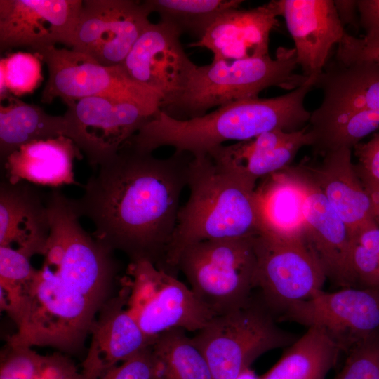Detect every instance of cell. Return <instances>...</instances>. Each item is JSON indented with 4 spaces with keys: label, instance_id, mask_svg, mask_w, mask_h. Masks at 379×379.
Returning a JSON list of instances; mask_svg holds the SVG:
<instances>
[{
    "label": "cell",
    "instance_id": "obj_1",
    "mask_svg": "<svg viewBox=\"0 0 379 379\" xmlns=\"http://www.w3.org/2000/svg\"><path fill=\"white\" fill-rule=\"evenodd\" d=\"M192 157L174 152L159 159L125 142L74 199L81 217L93 222L94 238L131 262L146 260L163 269Z\"/></svg>",
    "mask_w": 379,
    "mask_h": 379
},
{
    "label": "cell",
    "instance_id": "obj_2",
    "mask_svg": "<svg viewBox=\"0 0 379 379\" xmlns=\"http://www.w3.org/2000/svg\"><path fill=\"white\" fill-rule=\"evenodd\" d=\"M314 82L315 78L310 77L284 95L238 101L187 120L172 118L159 108L126 143L151 153L170 146L176 152L194 157L206 154L227 141H244L275 130L299 131L309 122L311 112L305 100Z\"/></svg>",
    "mask_w": 379,
    "mask_h": 379
},
{
    "label": "cell",
    "instance_id": "obj_3",
    "mask_svg": "<svg viewBox=\"0 0 379 379\" xmlns=\"http://www.w3.org/2000/svg\"><path fill=\"white\" fill-rule=\"evenodd\" d=\"M187 186L189 198L180 208L163 268L173 274L180 253L191 244L259 234L256 186L219 164L208 154L192 157Z\"/></svg>",
    "mask_w": 379,
    "mask_h": 379
},
{
    "label": "cell",
    "instance_id": "obj_4",
    "mask_svg": "<svg viewBox=\"0 0 379 379\" xmlns=\"http://www.w3.org/2000/svg\"><path fill=\"white\" fill-rule=\"evenodd\" d=\"M314 88L323 95L307 125L315 152L352 149L379 130V59L330 58Z\"/></svg>",
    "mask_w": 379,
    "mask_h": 379
},
{
    "label": "cell",
    "instance_id": "obj_5",
    "mask_svg": "<svg viewBox=\"0 0 379 379\" xmlns=\"http://www.w3.org/2000/svg\"><path fill=\"white\" fill-rule=\"evenodd\" d=\"M298 66L295 49L282 47L275 58L267 55L233 61L213 60L208 65H196L184 90L162 103L160 109L175 119L187 120L215 107L258 98L269 87L292 91L308 79L295 74Z\"/></svg>",
    "mask_w": 379,
    "mask_h": 379
},
{
    "label": "cell",
    "instance_id": "obj_6",
    "mask_svg": "<svg viewBox=\"0 0 379 379\" xmlns=\"http://www.w3.org/2000/svg\"><path fill=\"white\" fill-rule=\"evenodd\" d=\"M46 200L50 234L43 265L101 308L111 298L117 272L113 251L82 227L75 200L58 188L46 194Z\"/></svg>",
    "mask_w": 379,
    "mask_h": 379
},
{
    "label": "cell",
    "instance_id": "obj_7",
    "mask_svg": "<svg viewBox=\"0 0 379 379\" xmlns=\"http://www.w3.org/2000/svg\"><path fill=\"white\" fill-rule=\"evenodd\" d=\"M100 310L42 265L28 286L27 306L21 324L7 343L51 347L61 352L76 353L91 334Z\"/></svg>",
    "mask_w": 379,
    "mask_h": 379
},
{
    "label": "cell",
    "instance_id": "obj_8",
    "mask_svg": "<svg viewBox=\"0 0 379 379\" xmlns=\"http://www.w3.org/2000/svg\"><path fill=\"white\" fill-rule=\"evenodd\" d=\"M256 236L201 241L180 253L177 270L215 315L240 308L252 298L256 288Z\"/></svg>",
    "mask_w": 379,
    "mask_h": 379
},
{
    "label": "cell",
    "instance_id": "obj_9",
    "mask_svg": "<svg viewBox=\"0 0 379 379\" xmlns=\"http://www.w3.org/2000/svg\"><path fill=\"white\" fill-rule=\"evenodd\" d=\"M260 298L215 315L192 340L201 351L214 379H235L259 357L288 347L298 336L281 328Z\"/></svg>",
    "mask_w": 379,
    "mask_h": 379
},
{
    "label": "cell",
    "instance_id": "obj_10",
    "mask_svg": "<svg viewBox=\"0 0 379 379\" xmlns=\"http://www.w3.org/2000/svg\"><path fill=\"white\" fill-rule=\"evenodd\" d=\"M127 272L126 307L148 337L176 328L199 331L215 316L190 288L150 261L131 262Z\"/></svg>",
    "mask_w": 379,
    "mask_h": 379
},
{
    "label": "cell",
    "instance_id": "obj_11",
    "mask_svg": "<svg viewBox=\"0 0 379 379\" xmlns=\"http://www.w3.org/2000/svg\"><path fill=\"white\" fill-rule=\"evenodd\" d=\"M35 53L48 70L41 97L44 103L60 98L67 105L84 98L103 96L135 102L154 111L161 107L163 97L130 79L121 65L105 66L71 48L51 46Z\"/></svg>",
    "mask_w": 379,
    "mask_h": 379
},
{
    "label": "cell",
    "instance_id": "obj_12",
    "mask_svg": "<svg viewBox=\"0 0 379 379\" xmlns=\"http://www.w3.org/2000/svg\"><path fill=\"white\" fill-rule=\"evenodd\" d=\"M256 288L260 298L275 315L291 305L308 300L323 290L327 279L306 240H286L258 234Z\"/></svg>",
    "mask_w": 379,
    "mask_h": 379
},
{
    "label": "cell",
    "instance_id": "obj_13",
    "mask_svg": "<svg viewBox=\"0 0 379 379\" xmlns=\"http://www.w3.org/2000/svg\"><path fill=\"white\" fill-rule=\"evenodd\" d=\"M324 332L347 353L379 334V288L345 287L324 290L290 305L279 317Z\"/></svg>",
    "mask_w": 379,
    "mask_h": 379
},
{
    "label": "cell",
    "instance_id": "obj_14",
    "mask_svg": "<svg viewBox=\"0 0 379 379\" xmlns=\"http://www.w3.org/2000/svg\"><path fill=\"white\" fill-rule=\"evenodd\" d=\"M67 106V137L95 168L113 158L157 112L135 102L103 96L84 98Z\"/></svg>",
    "mask_w": 379,
    "mask_h": 379
},
{
    "label": "cell",
    "instance_id": "obj_15",
    "mask_svg": "<svg viewBox=\"0 0 379 379\" xmlns=\"http://www.w3.org/2000/svg\"><path fill=\"white\" fill-rule=\"evenodd\" d=\"M152 12L133 0H83L71 49L105 66L121 65L145 29Z\"/></svg>",
    "mask_w": 379,
    "mask_h": 379
},
{
    "label": "cell",
    "instance_id": "obj_16",
    "mask_svg": "<svg viewBox=\"0 0 379 379\" xmlns=\"http://www.w3.org/2000/svg\"><path fill=\"white\" fill-rule=\"evenodd\" d=\"M83 0H0V50L71 48Z\"/></svg>",
    "mask_w": 379,
    "mask_h": 379
},
{
    "label": "cell",
    "instance_id": "obj_17",
    "mask_svg": "<svg viewBox=\"0 0 379 379\" xmlns=\"http://www.w3.org/2000/svg\"><path fill=\"white\" fill-rule=\"evenodd\" d=\"M181 35L169 24L150 23L121 65L130 79L160 94L161 104L184 90L196 67L181 44Z\"/></svg>",
    "mask_w": 379,
    "mask_h": 379
},
{
    "label": "cell",
    "instance_id": "obj_18",
    "mask_svg": "<svg viewBox=\"0 0 379 379\" xmlns=\"http://www.w3.org/2000/svg\"><path fill=\"white\" fill-rule=\"evenodd\" d=\"M277 4L294 41L302 74L317 78L347 34L335 1L277 0Z\"/></svg>",
    "mask_w": 379,
    "mask_h": 379
},
{
    "label": "cell",
    "instance_id": "obj_19",
    "mask_svg": "<svg viewBox=\"0 0 379 379\" xmlns=\"http://www.w3.org/2000/svg\"><path fill=\"white\" fill-rule=\"evenodd\" d=\"M304 187L306 241L326 278L341 288L354 287L350 267L348 229L331 207L305 166H298Z\"/></svg>",
    "mask_w": 379,
    "mask_h": 379
},
{
    "label": "cell",
    "instance_id": "obj_20",
    "mask_svg": "<svg viewBox=\"0 0 379 379\" xmlns=\"http://www.w3.org/2000/svg\"><path fill=\"white\" fill-rule=\"evenodd\" d=\"M278 16L277 0L251 9H229L217 17L201 39L189 46L208 49L215 60L263 57L269 55L270 34Z\"/></svg>",
    "mask_w": 379,
    "mask_h": 379
},
{
    "label": "cell",
    "instance_id": "obj_21",
    "mask_svg": "<svg viewBox=\"0 0 379 379\" xmlns=\"http://www.w3.org/2000/svg\"><path fill=\"white\" fill-rule=\"evenodd\" d=\"M50 234L46 194L26 181L0 183V246H10L29 258L44 254Z\"/></svg>",
    "mask_w": 379,
    "mask_h": 379
},
{
    "label": "cell",
    "instance_id": "obj_22",
    "mask_svg": "<svg viewBox=\"0 0 379 379\" xmlns=\"http://www.w3.org/2000/svg\"><path fill=\"white\" fill-rule=\"evenodd\" d=\"M311 144L306 126L291 132L267 131L247 140L218 146L207 154L257 187L258 180L291 166L300 149Z\"/></svg>",
    "mask_w": 379,
    "mask_h": 379
},
{
    "label": "cell",
    "instance_id": "obj_23",
    "mask_svg": "<svg viewBox=\"0 0 379 379\" xmlns=\"http://www.w3.org/2000/svg\"><path fill=\"white\" fill-rule=\"evenodd\" d=\"M91 342L82 363L86 378L122 362L152 346L148 337L126 307L121 290L100 308L91 331Z\"/></svg>",
    "mask_w": 379,
    "mask_h": 379
},
{
    "label": "cell",
    "instance_id": "obj_24",
    "mask_svg": "<svg viewBox=\"0 0 379 379\" xmlns=\"http://www.w3.org/2000/svg\"><path fill=\"white\" fill-rule=\"evenodd\" d=\"M352 149L340 148L322 155L315 167L305 166L331 207L346 225L350 237L376 223L371 199L352 161Z\"/></svg>",
    "mask_w": 379,
    "mask_h": 379
},
{
    "label": "cell",
    "instance_id": "obj_25",
    "mask_svg": "<svg viewBox=\"0 0 379 379\" xmlns=\"http://www.w3.org/2000/svg\"><path fill=\"white\" fill-rule=\"evenodd\" d=\"M305 187L298 166L263 178L255 190L259 234L286 240H306Z\"/></svg>",
    "mask_w": 379,
    "mask_h": 379
},
{
    "label": "cell",
    "instance_id": "obj_26",
    "mask_svg": "<svg viewBox=\"0 0 379 379\" xmlns=\"http://www.w3.org/2000/svg\"><path fill=\"white\" fill-rule=\"evenodd\" d=\"M79 149L66 136L34 140L12 152L1 164L3 177L11 182L26 181L57 188L81 185L74 179L73 161Z\"/></svg>",
    "mask_w": 379,
    "mask_h": 379
},
{
    "label": "cell",
    "instance_id": "obj_27",
    "mask_svg": "<svg viewBox=\"0 0 379 379\" xmlns=\"http://www.w3.org/2000/svg\"><path fill=\"white\" fill-rule=\"evenodd\" d=\"M64 116L48 114L39 106L26 103L12 95L0 105V159L34 140L67 137Z\"/></svg>",
    "mask_w": 379,
    "mask_h": 379
},
{
    "label": "cell",
    "instance_id": "obj_28",
    "mask_svg": "<svg viewBox=\"0 0 379 379\" xmlns=\"http://www.w3.org/2000/svg\"><path fill=\"white\" fill-rule=\"evenodd\" d=\"M340 352L321 330L308 328L261 379H325Z\"/></svg>",
    "mask_w": 379,
    "mask_h": 379
},
{
    "label": "cell",
    "instance_id": "obj_29",
    "mask_svg": "<svg viewBox=\"0 0 379 379\" xmlns=\"http://www.w3.org/2000/svg\"><path fill=\"white\" fill-rule=\"evenodd\" d=\"M163 379H214L209 364L185 330L171 329L152 345Z\"/></svg>",
    "mask_w": 379,
    "mask_h": 379
},
{
    "label": "cell",
    "instance_id": "obj_30",
    "mask_svg": "<svg viewBox=\"0 0 379 379\" xmlns=\"http://www.w3.org/2000/svg\"><path fill=\"white\" fill-rule=\"evenodd\" d=\"M150 11L159 13L163 22L175 27L182 34L201 39L222 13L239 8L240 0H146Z\"/></svg>",
    "mask_w": 379,
    "mask_h": 379
},
{
    "label": "cell",
    "instance_id": "obj_31",
    "mask_svg": "<svg viewBox=\"0 0 379 379\" xmlns=\"http://www.w3.org/2000/svg\"><path fill=\"white\" fill-rule=\"evenodd\" d=\"M36 269L31 258L10 246H0V305L18 328L27 306V288Z\"/></svg>",
    "mask_w": 379,
    "mask_h": 379
},
{
    "label": "cell",
    "instance_id": "obj_32",
    "mask_svg": "<svg viewBox=\"0 0 379 379\" xmlns=\"http://www.w3.org/2000/svg\"><path fill=\"white\" fill-rule=\"evenodd\" d=\"M39 57L35 53L15 52L0 60L1 101L11 95L21 96L34 91L43 77Z\"/></svg>",
    "mask_w": 379,
    "mask_h": 379
},
{
    "label": "cell",
    "instance_id": "obj_33",
    "mask_svg": "<svg viewBox=\"0 0 379 379\" xmlns=\"http://www.w3.org/2000/svg\"><path fill=\"white\" fill-rule=\"evenodd\" d=\"M332 379H379V334L351 349Z\"/></svg>",
    "mask_w": 379,
    "mask_h": 379
},
{
    "label": "cell",
    "instance_id": "obj_34",
    "mask_svg": "<svg viewBox=\"0 0 379 379\" xmlns=\"http://www.w3.org/2000/svg\"><path fill=\"white\" fill-rule=\"evenodd\" d=\"M159 362L152 346L133 357L84 379H159Z\"/></svg>",
    "mask_w": 379,
    "mask_h": 379
},
{
    "label": "cell",
    "instance_id": "obj_35",
    "mask_svg": "<svg viewBox=\"0 0 379 379\" xmlns=\"http://www.w3.org/2000/svg\"><path fill=\"white\" fill-rule=\"evenodd\" d=\"M359 23L365 32L362 37L350 36L343 49L350 53L379 48V0L356 1Z\"/></svg>",
    "mask_w": 379,
    "mask_h": 379
},
{
    "label": "cell",
    "instance_id": "obj_36",
    "mask_svg": "<svg viewBox=\"0 0 379 379\" xmlns=\"http://www.w3.org/2000/svg\"><path fill=\"white\" fill-rule=\"evenodd\" d=\"M350 267L354 287L379 288V256L350 240Z\"/></svg>",
    "mask_w": 379,
    "mask_h": 379
},
{
    "label": "cell",
    "instance_id": "obj_37",
    "mask_svg": "<svg viewBox=\"0 0 379 379\" xmlns=\"http://www.w3.org/2000/svg\"><path fill=\"white\" fill-rule=\"evenodd\" d=\"M357 163L356 170L379 180V130L366 142H361L354 148Z\"/></svg>",
    "mask_w": 379,
    "mask_h": 379
},
{
    "label": "cell",
    "instance_id": "obj_38",
    "mask_svg": "<svg viewBox=\"0 0 379 379\" xmlns=\"http://www.w3.org/2000/svg\"><path fill=\"white\" fill-rule=\"evenodd\" d=\"M35 379H84L72 360L61 353L44 355Z\"/></svg>",
    "mask_w": 379,
    "mask_h": 379
},
{
    "label": "cell",
    "instance_id": "obj_39",
    "mask_svg": "<svg viewBox=\"0 0 379 379\" xmlns=\"http://www.w3.org/2000/svg\"><path fill=\"white\" fill-rule=\"evenodd\" d=\"M350 240L368 248L379 256V225L377 223L357 232Z\"/></svg>",
    "mask_w": 379,
    "mask_h": 379
},
{
    "label": "cell",
    "instance_id": "obj_40",
    "mask_svg": "<svg viewBox=\"0 0 379 379\" xmlns=\"http://www.w3.org/2000/svg\"><path fill=\"white\" fill-rule=\"evenodd\" d=\"M357 173L371 199L375 220L379 225V180L361 173L357 171Z\"/></svg>",
    "mask_w": 379,
    "mask_h": 379
},
{
    "label": "cell",
    "instance_id": "obj_41",
    "mask_svg": "<svg viewBox=\"0 0 379 379\" xmlns=\"http://www.w3.org/2000/svg\"><path fill=\"white\" fill-rule=\"evenodd\" d=\"M235 379H261L255 372L250 368L244 370Z\"/></svg>",
    "mask_w": 379,
    "mask_h": 379
},
{
    "label": "cell",
    "instance_id": "obj_42",
    "mask_svg": "<svg viewBox=\"0 0 379 379\" xmlns=\"http://www.w3.org/2000/svg\"><path fill=\"white\" fill-rule=\"evenodd\" d=\"M361 57L364 58L379 59V48L364 51Z\"/></svg>",
    "mask_w": 379,
    "mask_h": 379
},
{
    "label": "cell",
    "instance_id": "obj_43",
    "mask_svg": "<svg viewBox=\"0 0 379 379\" xmlns=\"http://www.w3.org/2000/svg\"><path fill=\"white\" fill-rule=\"evenodd\" d=\"M161 379H162V378H161Z\"/></svg>",
    "mask_w": 379,
    "mask_h": 379
}]
</instances>
